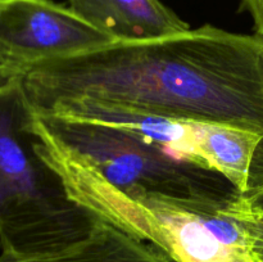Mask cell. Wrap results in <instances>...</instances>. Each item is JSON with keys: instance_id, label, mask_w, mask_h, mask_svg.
Listing matches in <instances>:
<instances>
[{"instance_id": "cell-1", "label": "cell", "mask_w": 263, "mask_h": 262, "mask_svg": "<svg viewBox=\"0 0 263 262\" xmlns=\"http://www.w3.org/2000/svg\"><path fill=\"white\" fill-rule=\"evenodd\" d=\"M31 113L84 102L263 133V38L211 25L33 64L20 79Z\"/></svg>"}, {"instance_id": "cell-2", "label": "cell", "mask_w": 263, "mask_h": 262, "mask_svg": "<svg viewBox=\"0 0 263 262\" xmlns=\"http://www.w3.org/2000/svg\"><path fill=\"white\" fill-rule=\"evenodd\" d=\"M39 156L61 177L69 198L153 244L172 262H261L233 203L133 194L112 186L72 159L35 139Z\"/></svg>"}, {"instance_id": "cell-3", "label": "cell", "mask_w": 263, "mask_h": 262, "mask_svg": "<svg viewBox=\"0 0 263 262\" xmlns=\"http://www.w3.org/2000/svg\"><path fill=\"white\" fill-rule=\"evenodd\" d=\"M102 218L69 198L39 156L20 89L0 92V244L21 257L54 254L84 240Z\"/></svg>"}, {"instance_id": "cell-4", "label": "cell", "mask_w": 263, "mask_h": 262, "mask_svg": "<svg viewBox=\"0 0 263 262\" xmlns=\"http://www.w3.org/2000/svg\"><path fill=\"white\" fill-rule=\"evenodd\" d=\"M30 125L44 146L122 192L220 203L243 199L216 170L122 128L31 112Z\"/></svg>"}, {"instance_id": "cell-5", "label": "cell", "mask_w": 263, "mask_h": 262, "mask_svg": "<svg viewBox=\"0 0 263 262\" xmlns=\"http://www.w3.org/2000/svg\"><path fill=\"white\" fill-rule=\"evenodd\" d=\"M69 7L50 0H0V61L22 76L40 62L115 43Z\"/></svg>"}, {"instance_id": "cell-6", "label": "cell", "mask_w": 263, "mask_h": 262, "mask_svg": "<svg viewBox=\"0 0 263 262\" xmlns=\"http://www.w3.org/2000/svg\"><path fill=\"white\" fill-rule=\"evenodd\" d=\"M197 153L226 177L244 200L263 192V133L195 122Z\"/></svg>"}, {"instance_id": "cell-7", "label": "cell", "mask_w": 263, "mask_h": 262, "mask_svg": "<svg viewBox=\"0 0 263 262\" xmlns=\"http://www.w3.org/2000/svg\"><path fill=\"white\" fill-rule=\"evenodd\" d=\"M68 7L116 41L152 40L192 30L161 0H68Z\"/></svg>"}, {"instance_id": "cell-8", "label": "cell", "mask_w": 263, "mask_h": 262, "mask_svg": "<svg viewBox=\"0 0 263 262\" xmlns=\"http://www.w3.org/2000/svg\"><path fill=\"white\" fill-rule=\"evenodd\" d=\"M0 262H172L153 244L105 220L74 246L54 254L21 257L3 252Z\"/></svg>"}, {"instance_id": "cell-9", "label": "cell", "mask_w": 263, "mask_h": 262, "mask_svg": "<svg viewBox=\"0 0 263 262\" xmlns=\"http://www.w3.org/2000/svg\"><path fill=\"white\" fill-rule=\"evenodd\" d=\"M231 208L246 230L254 256L263 262V213L249 210L244 199L236 200Z\"/></svg>"}, {"instance_id": "cell-10", "label": "cell", "mask_w": 263, "mask_h": 262, "mask_svg": "<svg viewBox=\"0 0 263 262\" xmlns=\"http://www.w3.org/2000/svg\"><path fill=\"white\" fill-rule=\"evenodd\" d=\"M240 8L251 14L256 35L263 38V0H240Z\"/></svg>"}, {"instance_id": "cell-11", "label": "cell", "mask_w": 263, "mask_h": 262, "mask_svg": "<svg viewBox=\"0 0 263 262\" xmlns=\"http://www.w3.org/2000/svg\"><path fill=\"white\" fill-rule=\"evenodd\" d=\"M21 74L0 61V92L15 86L20 82Z\"/></svg>"}, {"instance_id": "cell-12", "label": "cell", "mask_w": 263, "mask_h": 262, "mask_svg": "<svg viewBox=\"0 0 263 262\" xmlns=\"http://www.w3.org/2000/svg\"><path fill=\"white\" fill-rule=\"evenodd\" d=\"M246 204L248 205L249 210L254 211V212L258 213H263V192L259 193V194L254 195L253 198L248 200H244Z\"/></svg>"}]
</instances>
